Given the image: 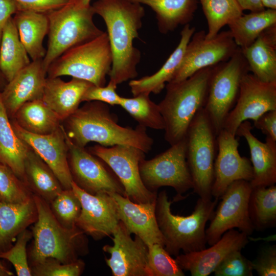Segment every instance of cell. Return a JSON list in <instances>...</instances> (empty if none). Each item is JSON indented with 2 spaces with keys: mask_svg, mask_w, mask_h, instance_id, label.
Returning a JSON list of instances; mask_svg holds the SVG:
<instances>
[{
  "mask_svg": "<svg viewBox=\"0 0 276 276\" xmlns=\"http://www.w3.org/2000/svg\"><path fill=\"white\" fill-rule=\"evenodd\" d=\"M104 20L112 55L109 81L118 85L136 77L141 52L134 45L139 38L144 8L129 0H97L92 5Z\"/></svg>",
  "mask_w": 276,
  "mask_h": 276,
  "instance_id": "6da1fadb",
  "label": "cell"
},
{
  "mask_svg": "<svg viewBox=\"0 0 276 276\" xmlns=\"http://www.w3.org/2000/svg\"><path fill=\"white\" fill-rule=\"evenodd\" d=\"M65 132L76 145L85 148L90 142L104 147L125 145L136 147L145 153L151 151L153 140L146 128L137 125L133 129L117 123L107 104L87 102L65 120Z\"/></svg>",
  "mask_w": 276,
  "mask_h": 276,
  "instance_id": "7a4b0ae2",
  "label": "cell"
},
{
  "mask_svg": "<svg viewBox=\"0 0 276 276\" xmlns=\"http://www.w3.org/2000/svg\"><path fill=\"white\" fill-rule=\"evenodd\" d=\"M219 199L205 200L199 198L194 211L189 216L174 215L165 190L157 193L155 215L157 224L163 236L165 249L177 256L183 253L201 250L206 248L205 225L213 215Z\"/></svg>",
  "mask_w": 276,
  "mask_h": 276,
  "instance_id": "3957f363",
  "label": "cell"
},
{
  "mask_svg": "<svg viewBox=\"0 0 276 276\" xmlns=\"http://www.w3.org/2000/svg\"><path fill=\"white\" fill-rule=\"evenodd\" d=\"M213 66L166 85V95L158 105L165 123V139L170 146L185 139L194 117L204 107Z\"/></svg>",
  "mask_w": 276,
  "mask_h": 276,
  "instance_id": "277c9868",
  "label": "cell"
},
{
  "mask_svg": "<svg viewBox=\"0 0 276 276\" xmlns=\"http://www.w3.org/2000/svg\"><path fill=\"white\" fill-rule=\"evenodd\" d=\"M33 197L38 218L32 227L34 240L29 254L31 265L47 258L69 263L85 255L88 251L85 234L77 226L72 228L62 226L49 203L37 195L33 194Z\"/></svg>",
  "mask_w": 276,
  "mask_h": 276,
  "instance_id": "5b68a950",
  "label": "cell"
},
{
  "mask_svg": "<svg viewBox=\"0 0 276 276\" xmlns=\"http://www.w3.org/2000/svg\"><path fill=\"white\" fill-rule=\"evenodd\" d=\"M95 14L91 5L84 6L80 0H70L62 7L47 14L49 39L42 61L47 73L50 64L63 53L104 32L95 24Z\"/></svg>",
  "mask_w": 276,
  "mask_h": 276,
  "instance_id": "8992f818",
  "label": "cell"
},
{
  "mask_svg": "<svg viewBox=\"0 0 276 276\" xmlns=\"http://www.w3.org/2000/svg\"><path fill=\"white\" fill-rule=\"evenodd\" d=\"M112 55L107 32L75 46L49 66V77L69 76L88 81L97 86L105 85L111 68Z\"/></svg>",
  "mask_w": 276,
  "mask_h": 276,
  "instance_id": "52a82bcc",
  "label": "cell"
},
{
  "mask_svg": "<svg viewBox=\"0 0 276 276\" xmlns=\"http://www.w3.org/2000/svg\"><path fill=\"white\" fill-rule=\"evenodd\" d=\"M186 155L193 192L205 200L213 198L217 135L203 108L194 117L185 137Z\"/></svg>",
  "mask_w": 276,
  "mask_h": 276,
  "instance_id": "ba28073f",
  "label": "cell"
},
{
  "mask_svg": "<svg viewBox=\"0 0 276 276\" xmlns=\"http://www.w3.org/2000/svg\"><path fill=\"white\" fill-rule=\"evenodd\" d=\"M249 72L241 49L227 61L213 66L203 109L217 135L237 101L243 76Z\"/></svg>",
  "mask_w": 276,
  "mask_h": 276,
  "instance_id": "9c48e42d",
  "label": "cell"
},
{
  "mask_svg": "<svg viewBox=\"0 0 276 276\" xmlns=\"http://www.w3.org/2000/svg\"><path fill=\"white\" fill-rule=\"evenodd\" d=\"M186 150L185 139L152 159H143L139 170L145 186L152 192H157L162 187H171L177 193L174 201L182 197V194L193 188Z\"/></svg>",
  "mask_w": 276,
  "mask_h": 276,
  "instance_id": "30bf717a",
  "label": "cell"
},
{
  "mask_svg": "<svg viewBox=\"0 0 276 276\" xmlns=\"http://www.w3.org/2000/svg\"><path fill=\"white\" fill-rule=\"evenodd\" d=\"M90 152L101 159L114 173L123 186L125 195L136 203L155 201L157 192L149 190L144 185L140 173V162L145 158L142 150L129 145L90 148Z\"/></svg>",
  "mask_w": 276,
  "mask_h": 276,
  "instance_id": "8fae6325",
  "label": "cell"
},
{
  "mask_svg": "<svg viewBox=\"0 0 276 276\" xmlns=\"http://www.w3.org/2000/svg\"><path fill=\"white\" fill-rule=\"evenodd\" d=\"M252 187L249 181L237 180L226 189L221 202L215 210L209 226L205 229L206 242L212 245L226 231L237 228L247 236L255 228L248 213V202Z\"/></svg>",
  "mask_w": 276,
  "mask_h": 276,
  "instance_id": "7c38bea8",
  "label": "cell"
},
{
  "mask_svg": "<svg viewBox=\"0 0 276 276\" xmlns=\"http://www.w3.org/2000/svg\"><path fill=\"white\" fill-rule=\"evenodd\" d=\"M205 35L203 30L194 32L186 47L180 66L169 82L182 81L202 68L225 62L239 49L229 30L219 32L211 39H206Z\"/></svg>",
  "mask_w": 276,
  "mask_h": 276,
  "instance_id": "4fadbf2b",
  "label": "cell"
},
{
  "mask_svg": "<svg viewBox=\"0 0 276 276\" xmlns=\"http://www.w3.org/2000/svg\"><path fill=\"white\" fill-rule=\"evenodd\" d=\"M68 147V162L73 180L81 189L91 194L117 193L125 196L120 180L112 172L85 148L74 144L65 130Z\"/></svg>",
  "mask_w": 276,
  "mask_h": 276,
  "instance_id": "5bb4252c",
  "label": "cell"
},
{
  "mask_svg": "<svg viewBox=\"0 0 276 276\" xmlns=\"http://www.w3.org/2000/svg\"><path fill=\"white\" fill-rule=\"evenodd\" d=\"M273 110H276V82H262L248 72L242 78L237 101L223 129L236 135L242 122L248 120L254 122L265 112Z\"/></svg>",
  "mask_w": 276,
  "mask_h": 276,
  "instance_id": "9a60e30c",
  "label": "cell"
},
{
  "mask_svg": "<svg viewBox=\"0 0 276 276\" xmlns=\"http://www.w3.org/2000/svg\"><path fill=\"white\" fill-rule=\"evenodd\" d=\"M71 186L81 205L76 225L96 240L112 235L120 221L114 198L106 192L88 193L73 180Z\"/></svg>",
  "mask_w": 276,
  "mask_h": 276,
  "instance_id": "2e32d148",
  "label": "cell"
},
{
  "mask_svg": "<svg viewBox=\"0 0 276 276\" xmlns=\"http://www.w3.org/2000/svg\"><path fill=\"white\" fill-rule=\"evenodd\" d=\"M112 245L103 250L110 255L105 262L114 276H150L148 268V248L139 237H131L120 221L113 230Z\"/></svg>",
  "mask_w": 276,
  "mask_h": 276,
  "instance_id": "e0dca14e",
  "label": "cell"
},
{
  "mask_svg": "<svg viewBox=\"0 0 276 276\" xmlns=\"http://www.w3.org/2000/svg\"><path fill=\"white\" fill-rule=\"evenodd\" d=\"M217 144L212 196L220 199L233 182L239 180L250 182L253 178V170L250 159L240 154L236 135L223 129L217 135Z\"/></svg>",
  "mask_w": 276,
  "mask_h": 276,
  "instance_id": "ac0fdd59",
  "label": "cell"
},
{
  "mask_svg": "<svg viewBox=\"0 0 276 276\" xmlns=\"http://www.w3.org/2000/svg\"><path fill=\"white\" fill-rule=\"evenodd\" d=\"M16 135L33 150L52 169L63 189H71L73 178L68 162V147L65 129L62 125L48 134L29 132L10 119Z\"/></svg>",
  "mask_w": 276,
  "mask_h": 276,
  "instance_id": "d6986e66",
  "label": "cell"
},
{
  "mask_svg": "<svg viewBox=\"0 0 276 276\" xmlns=\"http://www.w3.org/2000/svg\"><path fill=\"white\" fill-rule=\"evenodd\" d=\"M248 243L245 233L231 229L208 248L179 254L175 260L182 270L189 271L192 276H208L231 252L244 248Z\"/></svg>",
  "mask_w": 276,
  "mask_h": 276,
  "instance_id": "ffe728a7",
  "label": "cell"
},
{
  "mask_svg": "<svg viewBox=\"0 0 276 276\" xmlns=\"http://www.w3.org/2000/svg\"><path fill=\"white\" fill-rule=\"evenodd\" d=\"M42 61H32L0 91L2 102L10 119L26 102L41 99L47 75Z\"/></svg>",
  "mask_w": 276,
  "mask_h": 276,
  "instance_id": "44dd1931",
  "label": "cell"
},
{
  "mask_svg": "<svg viewBox=\"0 0 276 276\" xmlns=\"http://www.w3.org/2000/svg\"><path fill=\"white\" fill-rule=\"evenodd\" d=\"M108 193L117 204L120 221L130 234L140 238L147 246L157 243L165 246L156 218V200L136 203L119 193Z\"/></svg>",
  "mask_w": 276,
  "mask_h": 276,
  "instance_id": "7402d4cb",
  "label": "cell"
},
{
  "mask_svg": "<svg viewBox=\"0 0 276 276\" xmlns=\"http://www.w3.org/2000/svg\"><path fill=\"white\" fill-rule=\"evenodd\" d=\"M250 122L245 121L239 126L236 135L243 137L248 144L253 178L252 188L268 187L276 183V141L266 137L265 142L258 139L251 132Z\"/></svg>",
  "mask_w": 276,
  "mask_h": 276,
  "instance_id": "603a6c76",
  "label": "cell"
},
{
  "mask_svg": "<svg viewBox=\"0 0 276 276\" xmlns=\"http://www.w3.org/2000/svg\"><path fill=\"white\" fill-rule=\"evenodd\" d=\"M93 84L73 78L65 82L59 77H47L41 100L61 120L78 108L82 97Z\"/></svg>",
  "mask_w": 276,
  "mask_h": 276,
  "instance_id": "cb8c5ba5",
  "label": "cell"
},
{
  "mask_svg": "<svg viewBox=\"0 0 276 276\" xmlns=\"http://www.w3.org/2000/svg\"><path fill=\"white\" fill-rule=\"evenodd\" d=\"M195 30L194 27H190V24L185 25L180 32L178 44L159 70L151 75L129 81V86L133 96L139 94H158L163 90L179 68L186 47Z\"/></svg>",
  "mask_w": 276,
  "mask_h": 276,
  "instance_id": "d4e9b609",
  "label": "cell"
},
{
  "mask_svg": "<svg viewBox=\"0 0 276 276\" xmlns=\"http://www.w3.org/2000/svg\"><path fill=\"white\" fill-rule=\"evenodd\" d=\"M249 72L263 82H276V24L265 29L249 46L241 49Z\"/></svg>",
  "mask_w": 276,
  "mask_h": 276,
  "instance_id": "484cf974",
  "label": "cell"
},
{
  "mask_svg": "<svg viewBox=\"0 0 276 276\" xmlns=\"http://www.w3.org/2000/svg\"><path fill=\"white\" fill-rule=\"evenodd\" d=\"M37 218L33 195L19 203L0 202V253L10 249L18 235L34 224Z\"/></svg>",
  "mask_w": 276,
  "mask_h": 276,
  "instance_id": "4316f807",
  "label": "cell"
},
{
  "mask_svg": "<svg viewBox=\"0 0 276 276\" xmlns=\"http://www.w3.org/2000/svg\"><path fill=\"white\" fill-rule=\"evenodd\" d=\"M13 19L20 40L32 61L42 60L47 51L43 41L49 31L47 14L19 10Z\"/></svg>",
  "mask_w": 276,
  "mask_h": 276,
  "instance_id": "83f0119b",
  "label": "cell"
},
{
  "mask_svg": "<svg viewBox=\"0 0 276 276\" xmlns=\"http://www.w3.org/2000/svg\"><path fill=\"white\" fill-rule=\"evenodd\" d=\"M149 7L155 13L158 31L166 34L193 19L198 0H129Z\"/></svg>",
  "mask_w": 276,
  "mask_h": 276,
  "instance_id": "f1b7e54d",
  "label": "cell"
},
{
  "mask_svg": "<svg viewBox=\"0 0 276 276\" xmlns=\"http://www.w3.org/2000/svg\"><path fill=\"white\" fill-rule=\"evenodd\" d=\"M30 149L14 132L0 97V163L10 168L25 184V162Z\"/></svg>",
  "mask_w": 276,
  "mask_h": 276,
  "instance_id": "f546056e",
  "label": "cell"
},
{
  "mask_svg": "<svg viewBox=\"0 0 276 276\" xmlns=\"http://www.w3.org/2000/svg\"><path fill=\"white\" fill-rule=\"evenodd\" d=\"M26 183L33 194L50 203L63 189L48 165L31 148L25 162Z\"/></svg>",
  "mask_w": 276,
  "mask_h": 276,
  "instance_id": "4dcf8cb0",
  "label": "cell"
},
{
  "mask_svg": "<svg viewBox=\"0 0 276 276\" xmlns=\"http://www.w3.org/2000/svg\"><path fill=\"white\" fill-rule=\"evenodd\" d=\"M31 62L11 17L3 30L0 43V71L8 82Z\"/></svg>",
  "mask_w": 276,
  "mask_h": 276,
  "instance_id": "1f68e13d",
  "label": "cell"
},
{
  "mask_svg": "<svg viewBox=\"0 0 276 276\" xmlns=\"http://www.w3.org/2000/svg\"><path fill=\"white\" fill-rule=\"evenodd\" d=\"M24 130L37 134H48L61 126L62 121L41 99L26 102L13 118Z\"/></svg>",
  "mask_w": 276,
  "mask_h": 276,
  "instance_id": "d6a6232c",
  "label": "cell"
},
{
  "mask_svg": "<svg viewBox=\"0 0 276 276\" xmlns=\"http://www.w3.org/2000/svg\"><path fill=\"white\" fill-rule=\"evenodd\" d=\"M276 24V10L264 9L242 14L227 26L234 41L240 49L252 44L268 27Z\"/></svg>",
  "mask_w": 276,
  "mask_h": 276,
  "instance_id": "836d02e7",
  "label": "cell"
},
{
  "mask_svg": "<svg viewBox=\"0 0 276 276\" xmlns=\"http://www.w3.org/2000/svg\"><path fill=\"white\" fill-rule=\"evenodd\" d=\"M248 213L255 229L263 231L276 225V186L252 188Z\"/></svg>",
  "mask_w": 276,
  "mask_h": 276,
  "instance_id": "e575fe53",
  "label": "cell"
},
{
  "mask_svg": "<svg viewBox=\"0 0 276 276\" xmlns=\"http://www.w3.org/2000/svg\"><path fill=\"white\" fill-rule=\"evenodd\" d=\"M208 24L205 38L215 37L220 30L243 14L236 0H198Z\"/></svg>",
  "mask_w": 276,
  "mask_h": 276,
  "instance_id": "d590c367",
  "label": "cell"
},
{
  "mask_svg": "<svg viewBox=\"0 0 276 276\" xmlns=\"http://www.w3.org/2000/svg\"><path fill=\"white\" fill-rule=\"evenodd\" d=\"M120 106L139 125L155 130L164 129L165 123L158 105L150 99L149 95L139 94L130 98L122 97Z\"/></svg>",
  "mask_w": 276,
  "mask_h": 276,
  "instance_id": "8d00e7d4",
  "label": "cell"
},
{
  "mask_svg": "<svg viewBox=\"0 0 276 276\" xmlns=\"http://www.w3.org/2000/svg\"><path fill=\"white\" fill-rule=\"evenodd\" d=\"M49 205L53 215L62 226L67 228L76 226L81 205L72 189H63Z\"/></svg>",
  "mask_w": 276,
  "mask_h": 276,
  "instance_id": "74e56055",
  "label": "cell"
},
{
  "mask_svg": "<svg viewBox=\"0 0 276 276\" xmlns=\"http://www.w3.org/2000/svg\"><path fill=\"white\" fill-rule=\"evenodd\" d=\"M32 195L27 185L10 168L0 163V202L19 203Z\"/></svg>",
  "mask_w": 276,
  "mask_h": 276,
  "instance_id": "f35d334b",
  "label": "cell"
},
{
  "mask_svg": "<svg viewBox=\"0 0 276 276\" xmlns=\"http://www.w3.org/2000/svg\"><path fill=\"white\" fill-rule=\"evenodd\" d=\"M148 248V268L150 276H183L185 273L175 259L163 245L154 243Z\"/></svg>",
  "mask_w": 276,
  "mask_h": 276,
  "instance_id": "ab89813d",
  "label": "cell"
},
{
  "mask_svg": "<svg viewBox=\"0 0 276 276\" xmlns=\"http://www.w3.org/2000/svg\"><path fill=\"white\" fill-rule=\"evenodd\" d=\"M32 237V232L24 229L17 237L14 245L7 251L0 253V258L9 261L18 276L32 275L27 254V244Z\"/></svg>",
  "mask_w": 276,
  "mask_h": 276,
  "instance_id": "60d3db41",
  "label": "cell"
},
{
  "mask_svg": "<svg viewBox=\"0 0 276 276\" xmlns=\"http://www.w3.org/2000/svg\"><path fill=\"white\" fill-rule=\"evenodd\" d=\"M85 264L78 259L69 263H62L54 258H47L32 265V275L35 276H79L84 271Z\"/></svg>",
  "mask_w": 276,
  "mask_h": 276,
  "instance_id": "b9f144b4",
  "label": "cell"
},
{
  "mask_svg": "<svg viewBox=\"0 0 276 276\" xmlns=\"http://www.w3.org/2000/svg\"><path fill=\"white\" fill-rule=\"evenodd\" d=\"M252 262L237 250L228 254L213 272L215 276H252Z\"/></svg>",
  "mask_w": 276,
  "mask_h": 276,
  "instance_id": "7bdbcfd3",
  "label": "cell"
},
{
  "mask_svg": "<svg viewBox=\"0 0 276 276\" xmlns=\"http://www.w3.org/2000/svg\"><path fill=\"white\" fill-rule=\"evenodd\" d=\"M117 87L110 82L103 86L93 85L84 93L82 102L96 101L111 106L120 105L122 97L116 92Z\"/></svg>",
  "mask_w": 276,
  "mask_h": 276,
  "instance_id": "ee69618b",
  "label": "cell"
},
{
  "mask_svg": "<svg viewBox=\"0 0 276 276\" xmlns=\"http://www.w3.org/2000/svg\"><path fill=\"white\" fill-rule=\"evenodd\" d=\"M252 265L260 276L276 275V246H267L260 251Z\"/></svg>",
  "mask_w": 276,
  "mask_h": 276,
  "instance_id": "f6af8a7d",
  "label": "cell"
},
{
  "mask_svg": "<svg viewBox=\"0 0 276 276\" xmlns=\"http://www.w3.org/2000/svg\"><path fill=\"white\" fill-rule=\"evenodd\" d=\"M18 11L25 10L47 14L67 4L70 0H13Z\"/></svg>",
  "mask_w": 276,
  "mask_h": 276,
  "instance_id": "bcb514c9",
  "label": "cell"
},
{
  "mask_svg": "<svg viewBox=\"0 0 276 276\" xmlns=\"http://www.w3.org/2000/svg\"><path fill=\"white\" fill-rule=\"evenodd\" d=\"M254 126L269 138L276 141V110L267 111L254 121Z\"/></svg>",
  "mask_w": 276,
  "mask_h": 276,
  "instance_id": "7dc6e473",
  "label": "cell"
},
{
  "mask_svg": "<svg viewBox=\"0 0 276 276\" xmlns=\"http://www.w3.org/2000/svg\"><path fill=\"white\" fill-rule=\"evenodd\" d=\"M18 11V7L13 0H0V43L4 26Z\"/></svg>",
  "mask_w": 276,
  "mask_h": 276,
  "instance_id": "c3c4849f",
  "label": "cell"
},
{
  "mask_svg": "<svg viewBox=\"0 0 276 276\" xmlns=\"http://www.w3.org/2000/svg\"><path fill=\"white\" fill-rule=\"evenodd\" d=\"M241 9L250 12H257L265 9L263 6L261 0H236Z\"/></svg>",
  "mask_w": 276,
  "mask_h": 276,
  "instance_id": "681fc988",
  "label": "cell"
},
{
  "mask_svg": "<svg viewBox=\"0 0 276 276\" xmlns=\"http://www.w3.org/2000/svg\"><path fill=\"white\" fill-rule=\"evenodd\" d=\"M261 2L265 9L276 10V0H261Z\"/></svg>",
  "mask_w": 276,
  "mask_h": 276,
  "instance_id": "f907efd6",
  "label": "cell"
},
{
  "mask_svg": "<svg viewBox=\"0 0 276 276\" xmlns=\"http://www.w3.org/2000/svg\"><path fill=\"white\" fill-rule=\"evenodd\" d=\"M13 275V273L9 270L6 267H0V276H11Z\"/></svg>",
  "mask_w": 276,
  "mask_h": 276,
  "instance_id": "816d5d0a",
  "label": "cell"
},
{
  "mask_svg": "<svg viewBox=\"0 0 276 276\" xmlns=\"http://www.w3.org/2000/svg\"><path fill=\"white\" fill-rule=\"evenodd\" d=\"M7 83V81L4 78V76L3 75L2 72L0 71V91H1L4 88L6 84Z\"/></svg>",
  "mask_w": 276,
  "mask_h": 276,
  "instance_id": "f5cc1de1",
  "label": "cell"
},
{
  "mask_svg": "<svg viewBox=\"0 0 276 276\" xmlns=\"http://www.w3.org/2000/svg\"><path fill=\"white\" fill-rule=\"evenodd\" d=\"M91 0H80L81 3L84 6H88L90 5V2Z\"/></svg>",
  "mask_w": 276,
  "mask_h": 276,
  "instance_id": "db71d44e",
  "label": "cell"
},
{
  "mask_svg": "<svg viewBox=\"0 0 276 276\" xmlns=\"http://www.w3.org/2000/svg\"><path fill=\"white\" fill-rule=\"evenodd\" d=\"M0 267L5 268L6 267L0 262Z\"/></svg>",
  "mask_w": 276,
  "mask_h": 276,
  "instance_id": "11a10c76",
  "label": "cell"
}]
</instances>
